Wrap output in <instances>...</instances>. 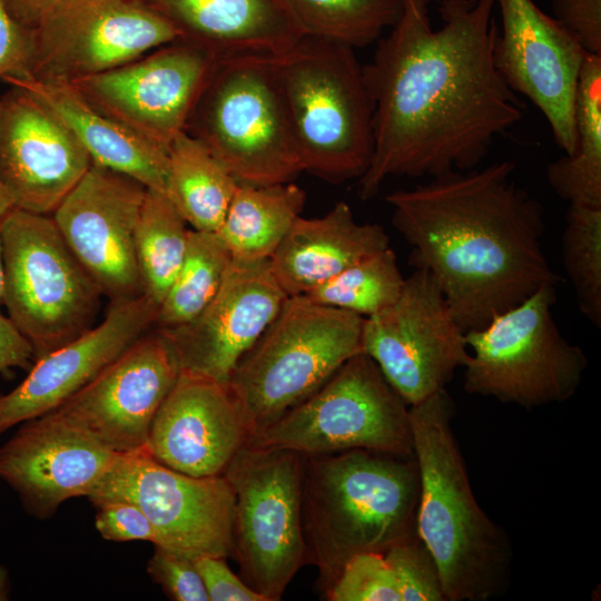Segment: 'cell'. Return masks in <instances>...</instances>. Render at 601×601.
I'll return each instance as SVG.
<instances>
[{
	"mask_svg": "<svg viewBox=\"0 0 601 601\" xmlns=\"http://www.w3.org/2000/svg\"><path fill=\"white\" fill-rule=\"evenodd\" d=\"M403 0L390 33L363 66L373 102V154L359 196L390 177H437L476 168L494 140L523 117L524 105L494 61L495 0Z\"/></svg>",
	"mask_w": 601,
	"mask_h": 601,
	"instance_id": "cell-1",
	"label": "cell"
},
{
	"mask_svg": "<svg viewBox=\"0 0 601 601\" xmlns=\"http://www.w3.org/2000/svg\"><path fill=\"white\" fill-rule=\"evenodd\" d=\"M514 170L513 161H494L385 198L411 264L432 275L464 332L560 280L543 249V207Z\"/></svg>",
	"mask_w": 601,
	"mask_h": 601,
	"instance_id": "cell-2",
	"label": "cell"
},
{
	"mask_svg": "<svg viewBox=\"0 0 601 601\" xmlns=\"http://www.w3.org/2000/svg\"><path fill=\"white\" fill-rule=\"evenodd\" d=\"M452 414L445 390L410 406L420 477L415 529L436 562L446 601H484L506 588L511 545L473 495Z\"/></svg>",
	"mask_w": 601,
	"mask_h": 601,
	"instance_id": "cell-3",
	"label": "cell"
},
{
	"mask_svg": "<svg viewBox=\"0 0 601 601\" xmlns=\"http://www.w3.org/2000/svg\"><path fill=\"white\" fill-rule=\"evenodd\" d=\"M414 457L367 450L305 456L303 528L308 562L328 588L355 554L385 553L415 530Z\"/></svg>",
	"mask_w": 601,
	"mask_h": 601,
	"instance_id": "cell-4",
	"label": "cell"
},
{
	"mask_svg": "<svg viewBox=\"0 0 601 601\" xmlns=\"http://www.w3.org/2000/svg\"><path fill=\"white\" fill-rule=\"evenodd\" d=\"M304 171L342 184L367 170L373 102L355 49L304 36L272 55Z\"/></svg>",
	"mask_w": 601,
	"mask_h": 601,
	"instance_id": "cell-5",
	"label": "cell"
},
{
	"mask_svg": "<svg viewBox=\"0 0 601 601\" xmlns=\"http://www.w3.org/2000/svg\"><path fill=\"white\" fill-rule=\"evenodd\" d=\"M185 131L238 184H285L304 171L272 55L220 58Z\"/></svg>",
	"mask_w": 601,
	"mask_h": 601,
	"instance_id": "cell-6",
	"label": "cell"
},
{
	"mask_svg": "<svg viewBox=\"0 0 601 601\" xmlns=\"http://www.w3.org/2000/svg\"><path fill=\"white\" fill-rule=\"evenodd\" d=\"M364 317L287 297L234 370L227 387L250 437L319 388L362 351ZM250 440V439H249Z\"/></svg>",
	"mask_w": 601,
	"mask_h": 601,
	"instance_id": "cell-7",
	"label": "cell"
},
{
	"mask_svg": "<svg viewBox=\"0 0 601 601\" xmlns=\"http://www.w3.org/2000/svg\"><path fill=\"white\" fill-rule=\"evenodd\" d=\"M555 286H541L482 328L465 332L472 351L463 366L466 393L523 407L562 403L574 395L588 359L554 319Z\"/></svg>",
	"mask_w": 601,
	"mask_h": 601,
	"instance_id": "cell-8",
	"label": "cell"
},
{
	"mask_svg": "<svg viewBox=\"0 0 601 601\" xmlns=\"http://www.w3.org/2000/svg\"><path fill=\"white\" fill-rule=\"evenodd\" d=\"M0 231L2 304L36 358L93 327L102 295L52 216L13 208Z\"/></svg>",
	"mask_w": 601,
	"mask_h": 601,
	"instance_id": "cell-9",
	"label": "cell"
},
{
	"mask_svg": "<svg viewBox=\"0 0 601 601\" xmlns=\"http://www.w3.org/2000/svg\"><path fill=\"white\" fill-rule=\"evenodd\" d=\"M248 445L305 456L367 450L414 457L410 406L364 352L319 388L253 435Z\"/></svg>",
	"mask_w": 601,
	"mask_h": 601,
	"instance_id": "cell-10",
	"label": "cell"
},
{
	"mask_svg": "<svg viewBox=\"0 0 601 601\" xmlns=\"http://www.w3.org/2000/svg\"><path fill=\"white\" fill-rule=\"evenodd\" d=\"M304 460L294 451L247 444L223 474L235 493L233 555L243 580L266 601L280 600L308 562Z\"/></svg>",
	"mask_w": 601,
	"mask_h": 601,
	"instance_id": "cell-11",
	"label": "cell"
},
{
	"mask_svg": "<svg viewBox=\"0 0 601 601\" xmlns=\"http://www.w3.org/2000/svg\"><path fill=\"white\" fill-rule=\"evenodd\" d=\"M88 499L93 506L109 501L136 504L157 530L159 546L194 560L234 553L235 493L224 475H187L142 449L120 454Z\"/></svg>",
	"mask_w": 601,
	"mask_h": 601,
	"instance_id": "cell-12",
	"label": "cell"
},
{
	"mask_svg": "<svg viewBox=\"0 0 601 601\" xmlns=\"http://www.w3.org/2000/svg\"><path fill=\"white\" fill-rule=\"evenodd\" d=\"M28 33L26 73L67 83L117 68L180 38L166 19L139 0H59Z\"/></svg>",
	"mask_w": 601,
	"mask_h": 601,
	"instance_id": "cell-13",
	"label": "cell"
},
{
	"mask_svg": "<svg viewBox=\"0 0 601 601\" xmlns=\"http://www.w3.org/2000/svg\"><path fill=\"white\" fill-rule=\"evenodd\" d=\"M362 351L408 406L445 390L470 353L444 295L420 267L393 304L364 317Z\"/></svg>",
	"mask_w": 601,
	"mask_h": 601,
	"instance_id": "cell-14",
	"label": "cell"
},
{
	"mask_svg": "<svg viewBox=\"0 0 601 601\" xmlns=\"http://www.w3.org/2000/svg\"><path fill=\"white\" fill-rule=\"evenodd\" d=\"M218 60L177 39L71 85L95 108L167 150L175 137L186 130Z\"/></svg>",
	"mask_w": 601,
	"mask_h": 601,
	"instance_id": "cell-15",
	"label": "cell"
},
{
	"mask_svg": "<svg viewBox=\"0 0 601 601\" xmlns=\"http://www.w3.org/2000/svg\"><path fill=\"white\" fill-rule=\"evenodd\" d=\"M179 374L171 343L150 328L52 412L116 453L137 452Z\"/></svg>",
	"mask_w": 601,
	"mask_h": 601,
	"instance_id": "cell-16",
	"label": "cell"
},
{
	"mask_svg": "<svg viewBox=\"0 0 601 601\" xmlns=\"http://www.w3.org/2000/svg\"><path fill=\"white\" fill-rule=\"evenodd\" d=\"M147 187L91 164L51 215L65 242L109 302L144 295L135 233Z\"/></svg>",
	"mask_w": 601,
	"mask_h": 601,
	"instance_id": "cell-17",
	"label": "cell"
},
{
	"mask_svg": "<svg viewBox=\"0 0 601 601\" xmlns=\"http://www.w3.org/2000/svg\"><path fill=\"white\" fill-rule=\"evenodd\" d=\"M495 4L501 14L494 47L499 72L511 90L536 106L558 147L571 155L577 88L589 53L533 0H495Z\"/></svg>",
	"mask_w": 601,
	"mask_h": 601,
	"instance_id": "cell-18",
	"label": "cell"
},
{
	"mask_svg": "<svg viewBox=\"0 0 601 601\" xmlns=\"http://www.w3.org/2000/svg\"><path fill=\"white\" fill-rule=\"evenodd\" d=\"M119 455L50 412L19 424L0 446V480L30 515L46 519L63 502L88 497Z\"/></svg>",
	"mask_w": 601,
	"mask_h": 601,
	"instance_id": "cell-19",
	"label": "cell"
},
{
	"mask_svg": "<svg viewBox=\"0 0 601 601\" xmlns=\"http://www.w3.org/2000/svg\"><path fill=\"white\" fill-rule=\"evenodd\" d=\"M287 297L269 259H231L206 308L190 323L160 332L171 343L180 371L227 385L239 361L276 318Z\"/></svg>",
	"mask_w": 601,
	"mask_h": 601,
	"instance_id": "cell-20",
	"label": "cell"
},
{
	"mask_svg": "<svg viewBox=\"0 0 601 601\" xmlns=\"http://www.w3.org/2000/svg\"><path fill=\"white\" fill-rule=\"evenodd\" d=\"M11 87L0 97V178L14 208L51 216L92 162L45 106Z\"/></svg>",
	"mask_w": 601,
	"mask_h": 601,
	"instance_id": "cell-21",
	"label": "cell"
},
{
	"mask_svg": "<svg viewBox=\"0 0 601 601\" xmlns=\"http://www.w3.org/2000/svg\"><path fill=\"white\" fill-rule=\"evenodd\" d=\"M157 312L145 295L110 302L100 324L37 357L21 383L0 394V435L62 405L152 328Z\"/></svg>",
	"mask_w": 601,
	"mask_h": 601,
	"instance_id": "cell-22",
	"label": "cell"
},
{
	"mask_svg": "<svg viewBox=\"0 0 601 601\" xmlns=\"http://www.w3.org/2000/svg\"><path fill=\"white\" fill-rule=\"evenodd\" d=\"M249 439L227 385L180 371L154 417L145 450L184 474L217 476Z\"/></svg>",
	"mask_w": 601,
	"mask_h": 601,
	"instance_id": "cell-23",
	"label": "cell"
},
{
	"mask_svg": "<svg viewBox=\"0 0 601 601\" xmlns=\"http://www.w3.org/2000/svg\"><path fill=\"white\" fill-rule=\"evenodd\" d=\"M217 58L279 55L305 35L286 0H139Z\"/></svg>",
	"mask_w": 601,
	"mask_h": 601,
	"instance_id": "cell-24",
	"label": "cell"
},
{
	"mask_svg": "<svg viewBox=\"0 0 601 601\" xmlns=\"http://www.w3.org/2000/svg\"><path fill=\"white\" fill-rule=\"evenodd\" d=\"M45 106L80 144L92 164L125 174L166 195L167 150L108 117L67 82L30 75L3 77Z\"/></svg>",
	"mask_w": 601,
	"mask_h": 601,
	"instance_id": "cell-25",
	"label": "cell"
},
{
	"mask_svg": "<svg viewBox=\"0 0 601 601\" xmlns=\"http://www.w3.org/2000/svg\"><path fill=\"white\" fill-rule=\"evenodd\" d=\"M390 247L377 224H361L348 204H335L324 216H299L269 258L272 272L288 297L302 296L351 265Z\"/></svg>",
	"mask_w": 601,
	"mask_h": 601,
	"instance_id": "cell-26",
	"label": "cell"
},
{
	"mask_svg": "<svg viewBox=\"0 0 601 601\" xmlns=\"http://www.w3.org/2000/svg\"><path fill=\"white\" fill-rule=\"evenodd\" d=\"M305 200V191L293 181L267 186L238 184L216 233L231 259H269L300 216Z\"/></svg>",
	"mask_w": 601,
	"mask_h": 601,
	"instance_id": "cell-27",
	"label": "cell"
},
{
	"mask_svg": "<svg viewBox=\"0 0 601 601\" xmlns=\"http://www.w3.org/2000/svg\"><path fill=\"white\" fill-rule=\"evenodd\" d=\"M166 196L191 229L216 233L237 180L197 138L183 131L167 149Z\"/></svg>",
	"mask_w": 601,
	"mask_h": 601,
	"instance_id": "cell-28",
	"label": "cell"
},
{
	"mask_svg": "<svg viewBox=\"0 0 601 601\" xmlns=\"http://www.w3.org/2000/svg\"><path fill=\"white\" fill-rule=\"evenodd\" d=\"M575 148L546 167L555 194L570 205L601 207V56L588 55L574 101Z\"/></svg>",
	"mask_w": 601,
	"mask_h": 601,
	"instance_id": "cell-29",
	"label": "cell"
},
{
	"mask_svg": "<svg viewBox=\"0 0 601 601\" xmlns=\"http://www.w3.org/2000/svg\"><path fill=\"white\" fill-rule=\"evenodd\" d=\"M189 230L169 198L147 188L135 233V252L144 295L158 307L183 264Z\"/></svg>",
	"mask_w": 601,
	"mask_h": 601,
	"instance_id": "cell-30",
	"label": "cell"
},
{
	"mask_svg": "<svg viewBox=\"0 0 601 601\" xmlns=\"http://www.w3.org/2000/svg\"><path fill=\"white\" fill-rule=\"evenodd\" d=\"M230 262L217 233L190 229L185 258L158 307L152 328L174 329L194 321L217 294Z\"/></svg>",
	"mask_w": 601,
	"mask_h": 601,
	"instance_id": "cell-31",
	"label": "cell"
},
{
	"mask_svg": "<svg viewBox=\"0 0 601 601\" xmlns=\"http://www.w3.org/2000/svg\"><path fill=\"white\" fill-rule=\"evenodd\" d=\"M305 31L359 49L376 42L401 17L403 0H286Z\"/></svg>",
	"mask_w": 601,
	"mask_h": 601,
	"instance_id": "cell-32",
	"label": "cell"
},
{
	"mask_svg": "<svg viewBox=\"0 0 601 601\" xmlns=\"http://www.w3.org/2000/svg\"><path fill=\"white\" fill-rule=\"evenodd\" d=\"M404 283L396 254L387 247L351 265L300 297L367 317L393 304Z\"/></svg>",
	"mask_w": 601,
	"mask_h": 601,
	"instance_id": "cell-33",
	"label": "cell"
},
{
	"mask_svg": "<svg viewBox=\"0 0 601 601\" xmlns=\"http://www.w3.org/2000/svg\"><path fill=\"white\" fill-rule=\"evenodd\" d=\"M564 270L582 315L601 326V207L570 205L561 239Z\"/></svg>",
	"mask_w": 601,
	"mask_h": 601,
	"instance_id": "cell-34",
	"label": "cell"
},
{
	"mask_svg": "<svg viewBox=\"0 0 601 601\" xmlns=\"http://www.w3.org/2000/svg\"><path fill=\"white\" fill-rule=\"evenodd\" d=\"M401 601H446L436 562L416 529L385 553Z\"/></svg>",
	"mask_w": 601,
	"mask_h": 601,
	"instance_id": "cell-35",
	"label": "cell"
},
{
	"mask_svg": "<svg viewBox=\"0 0 601 601\" xmlns=\"http://www.w3.org/2000/svg\"><path fill=\"white\" fill-rule=\"evenodd\" d=\"M331 601H401L393 572L383 553L353 555L327 588Z\"/></svg>",
	"mask_w": 601,
	"mask_h": 601,
	"instance_id": "cell-36",
	"label": "cell"
},
{
	"mask_svg": "<svg viewBox=\"0 0 601 601\" xmlns=\"http://www.w3.org/2000/svg\"><path fill=\"white\" fill-rule=\"evenodd\" d=\"M147 572L168 598L175 601H209L194 559L155 545Z\"/></svg>",
	"mask_w": 601,
	"mask_h": 601,
	"instance_id": "cell-37",
	"label": "cell"
},
{
	"mask_svg": "<svg viewBox=\"0 0 601 601\" xmlns=\"http://www.w3.org/2000/svg\"><path fill=\"white\" fill-rule=\"evenodd\" d=\"M95 525L101 538L112 542L148 541L159 545L157 530L144 511L134 503L109 501L95 506Z\"/></svg>",
	"mask_w": 601,
	"mask_h": 601,
	"instance_id": "cell-38",
	"label": "cell"
},
{
	"mask_svg": "<svg viewBox=\"0 0 601 601\" xmlns=\"http://www.w3.org/2000/svg\"><path fill=\"white\" fill-rule=\"evenodd\" d=\"M553 18L582 48L601 56V0H551Z\"/></svg>",
	"mask_w": 601,
	"mask_h": 601,
	"instance_id": "cell-39",
	"label": "cell"
},
{
	"mask_svg": "<svg viewBox=\"0 0 601 601\" xmlns=\"http://www.w3.org/2000/svg\"><path fill=\"white\" fill-rule=\"evenodd\" d=\"M194 561L209 601H266L230 570L226 558L201 555Z\"/></svg>",
	"mask_w": 601,
	"mask_h": 601,
	"instance_id": "cell-40",
	"label": "cell"
},
{
	"mask_svg": "<svg viewBox=\"0 0 601 601\" xmlns=\"http://www.w3.org/2000/svg\"><path fill=\"white\" fill-rule=\"evenodd\" d=\"M29 63V33L0 0V79L23 75Z\"/></svg>",
	"mask_w": 601,
	"mask_h": 601,
	"instance_id": "cell-41",
	"label": "cell"
},
{
	"mask_svg": "<svg viewBox=\"0 0 601 601\" xmlns=\"http://www.w3.org/2000/svg\"><path fill=\"white\" fill-rule=\"evenodd\" d=\"M36 353L29 339L17 325L0 312V373L10 368L29 371Z\"/></svg>",
	"mask_w": 601,
	"mask_h": 601,
	"instance_id": "cell-42",
	"label": "cell"
},
{
	"mask_svg": "<svg viewBox=\"0 0 601 601\" xmlns=\"http://www.w3.org/2000/svg\"><path fill=\"white\" fill-rule=\"evenodd\" d=\"M10 16L24 29L35 28L59 0H2Z\"/></svg>",
	"mask_w": 601,
	"mask_h": 601,
	"instance_id": "cell-43",
	"label": "cell"
},
{
	"mask_svg": "<svg viewBox=\"0 0 601 601\" xmlns=\"http://www.w3.org/2000/svg\"><path fill=\"white\" fill-rule=\"evenodd\" d=\"M13 208V203L0 178V225Z\"/></svg>",
	"mask_w": 601,
	"mask_h": 601,
	"instance_id": "cell-44",
	"label": "cell"
},
{
	"mask_svg": "<svg viewBox=\"0 0 601 601\" xmlns=\"http://www.w3.org/2000/svg\"><path fill=\"white\" fill-rule=\"evenodd\" d=\"M10 579L7 569L0 564V601H7L10 598Z\"/></svg>",
	"mask_w": 601,
	"mask_h": 601,
	"instance_id": "cell-45",
	"label": "cell"
},
{
	"mask_svg": "<svg viewBox=\"0 0 601 601\" xmlns=\"http://www.w3.org/2000/svg\"><path fill=\"white\" fill-rule=\"evenodd\" d=\"M3 278H4L3 248H2V237H1V231H0V305H2V300H3Z\"/></svg>",
	"mask_w": 601,
	"mask_h": 601,
	"instance_id": "cell-46",
	"label": "cell"
}]
</instances>
